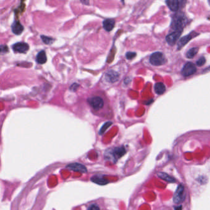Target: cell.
<instances>
[{
    "mask_svg": "<svg viewBox=\"0 0 210 210\" xmlns=\"http://www.w3.org/2000/svg\"><path fill=\"white\" fill-rule=\"evenodd\" d=\"M24 30V27L19 22H14L12 25V31L14 34L18 35L21 34Z\"/></svg>",
    "mask_w": 210,
    "mask_h": 210,
    "instance_id": "cell-14",
    "label": "cell"
},
{
    "mask_svg": "<svg viewBox=\"0 0 210 210\" xmlns=\"http://www.w3.org/2000/svg\"><path fill=\"white\" fill-rule=\"evenodd\" d=\"M187 19L184 15H176L173 19L171 26L175 30H182L187 23Z\"/></svg>",
    "mask_w": 210,
    "mask_h": 210,
    "instance_id": "cell-2",
    "label": "cell"
},
{
    "mask_svg": "<svg viewBox=\"0 0 210 210\" xmlns=\"http://www.w3.org/2000/svg\"><path fill=\"white\" fill-rule=\"evenodd\" d=\"M209 2H210V0H209Z\"/></svg>",
    "mask_w": 210,
    "mask_h": 210,
    "instance_id": "cell-26",
    "label": "cell"
},
{
    "mask_svg": "<svg viewBox=\"0 0 210 210\" xmlns=\"http://www.w3.org/2000/svg\"><path fill=\"white\" fill-rule=\"evenodd\" d=\"M91 180L92 182L96 183L97 184H99V185L107 184L109 182V181L107 179H104V178H102V177L96 176L92 177L91 178Z\"/></svg>",
    "mask_w": 210,
    "mask_h": 210,
    "instance_id": "cell-16",
    "label": "cell"
},
{
    "mask_svg": "<svg viewBox=\"0 0 210 210\" xmlns=\"http://www.w3.org/2000/svg\"><path fill=\"white\" fill-rule=\"evenodd\" d=\"M89 106L94 111H99L105 107V101L104 97L100 96L93 95L89 97L88 99Z\"/></svg>",
    "mask_w": 210,
    "mask_h": 210,
    "instance_id": "cell-1",
    "label": "cell"
},
{
    "mask_svg": "<svg viewBox=\"0 0 210 210\" xmlns=\"http://www.w3.org/2000/svg\"><path fill=\"white\" fill-rule=\"evenodd\" d=\"M12 49L14 51L19 52V53H25V52L28 51L29 46L27 43L19 42L13 45Z\"/></svg>",
    "mask_w": 210,
    "mask_h": 210,
    "instance_id": "cell-10",
    "label": "cell"
},
{
    "mask_svg": "<svg viewBox=\"0 0 210 210\" xmlns=\"http://www.w3.org/2000/svg\"><path fill=\"white\" fill-rule=\"evenodd\" d=\"M150 62L155 66H160L165 64L166 62V60L163 53L160 52H156L150 56Z\"/></svg>",
    "mask_w": 210,
    "mask_h": 210,
    "instance_id": "cell-3",
    "label": "cell"
},
{
    "mask_svg": "<svg viewBox=\"0 0 210 210\" xmlns=\"http://www.w3.org/2000/svg\"><path fill=\"white\" fill-rule=\"evenodd\" d=\"M115 22V20L112 19H106L103 22V27L105 30L107 31H110L114 27Z\"/></svg>",
    "mask_w": 210,
    "mask_h": 210,
    "instance_id": "cell-13",
    "label": "cell"
},
{
    "mask_svg": "<svg viewBox=\"0 0 210 210\" xmlns=\"http://www.w3.org/2000/svg\"><path fill=\"white\" fill-rule=\"evenodd\" d=\"M166 91V87L163 83H157L155 85V91L156 94H162Z\"/></svg>",
    "mask_w": 210,
    "mask_h": 210,
    "instance_id": "cell-17",
    "label": "cell"
},
{
    "mask_svg": "<svg viewBox=\"0 0 210 210\" xmlns=\"http://www.w3.org/2000/svg\"><path fill=\"white\" fill-rule=\"evenodd\" d=\"M88 209H100V208L99 207V206H98L97 205H96V204H93V205H91L89 207H88Z\"/></svg>",
    "mask_w": 210,
    "mask_h": 210,
    "instance_id": "cell-24",
    "label": "cell"
},
{
    "mask_svg": "<svg viewBox=\"0 0 210 210\" xmlns=\"http://www.w3.org/2000/svg\"><path fill=\"white\" fill-rule=\"evenodd\" d=\"M158 176L159 178H160L161 179H163V180H165L167 182H176V179L173 178V177L171 176H169L168 174H167L166 173H159L158 174Z\"/></svg>",
    "mask_w": 210,
    "mask_h": 210,
    "instance_id": "cell-18",
    "label": "cell"
},
{
    "mask_svg": "<svg viewBox=\"0 0 210 210\" xmlns=\"http://www.w3.org/2000/svg\"><path fill=\"white\" fill-rule=\"evenodd\" d=\"M136 56V53L134 52H128L126 54V57L128 60L133 59Z\"/></svg>",
    "mask_w": 210,
    "mask_h": 210,
    "instance_id": "cell-21",
    "label": "cell"
},
{
    "mask_svg": "<svg viewBox=\"0 0 210 210\" xmlns=\"http://www.w3.org/2000/svg\"><path fill=\"white\" fill-rule=\"evenodd\" d=\"M119 78V74L114 70H109L106 74V78L107 81L110 83H115Z\"/></svg>",
    "mask_w": 210,
    "mask_h": 210,
    "instance_id": "cell-11",
    "label": "cell"
},
{
    "mask_svg": "<svg viewBox=\"0 0 210 210\" xmlns=\"http://www.w3.org/2000/svg\"><path fill=\"white\" fill-rule=\"evenodd\" d=\"M81 2L84 4L88 5L89 4V0H81Z\"/></svg>",
    "mask_w": 210,
    "mask_h": 210,
    "instance_id": "cell-25",
    "label": "cell"
},
{
    "mask_svg": "<svg viewBox=\"0 0 210 210\" xmlns=\"http://www.w3.org/2000/svg\"><path fill=\"white\" fill-rule=\"evenodd\" d=\"M41 40H43V41L46 44H51L54 41V39L52 38L51 37L49 36H46L44 35H42L41 36Z\"/></svg>",
    "mask_w": 210,
    "mask_h": 210,
    "instance_id": "cell-20",
    "label": "cell"
},
{
    "mask_svg": "<svg viewBox=\"0 0 210 210\" xmlns=\"http://www.w3.org/2000/svg\"><path fill=\"white\" fill-rule=\"evenodd\" d=\"M110 124H111V122H108V123H106V124H104V126H103V127L101 128V131H100V134H102L105 131H106V129L110 125Z\"/></svg>",
    "mask_w": 210,
    "mask_h": 210,
    "instance_id": "cell-23",
    "label": "cell"
},
{
    "mask_svg": "<svg viewBox=\"0 0 210 210\" xmlns=\"http://www.w3.org/2000/svg\"><path fill=\"white\" fill-rule=\"evenodd\" d=\"M199 52V48L195 47L190 49L186 53V57L188 59H192L195 57V56Z\"/></svg>",
    "mask_w": 210,
    "mask_h": 210,
    "instance_id": "cell-19",
    "label": "cell"
},
{
    "mask_svg": "<svg viewBox=\"0 0 210 210\" xmlns=\"http://www.w3.org/2000/svg\"><path fill=\"white\" fill-rule=\"evenodd\" d=\"M67 168H69V169L74 171L80 172L81 173L87 172V169L86 167H85V166L82 165V164L78 163L69 164V165L67 166Z\"/></svg>",
    "mask_w": 210,
    "mask_h": 210,
    "instance_id": "cell-9",
    "label": "cell"
},
{
    "mask_svg": "<svg viewBox=\"0 0 210 210\" xmlns=\"http://www.w3.org/2000/svg\"><path fill=\"white\" fill-rule=\"evenodd\" d=\"M206 62V59L204 57H201L199 59L196 61V65L198 66H202V65H204Z\"/></svg>",
    "mask_w": 210,
    "mask_h": 210,
    "instance_id": "cell-22",
    "label": "cell"
},
{
    "mask_svg": "<svg viewBox=\"0 0 210 210\" xmlns=\"http://www.w3.org/2000/svg\"><path fill=\"white\" fill-rule=\"evenodd\" d=\"M186 197L184 193V187L182 185H179L174 195L173 200L176 203H180L184 200Z\"/></svg>",
    "mask_w": 210,
    "mask_h": 210,
    "instance_id": "cell-5",
    "label": "cell"
},
{
    "mask_svg": "<svg viewBox=\"0 0 210 210\" xmlns=\"http://www.w3.org/2000/svg\"><path fill=\"white\" fill-rule=\"evenodd\" d=\"M126 153L125 149L124 148V147H116L114 148L112 150H110L108 152V156L107 155L106 156H112L114 157V160H116L118 159H119L120 157L122 156L124 154Z\"/></svg>",
    "mask_w": 210,
    "mask_h": 210,
    "instance_id": "cell-8",
    "label": "cell"
},
{
    "mask_svg": "<svg viewBox=\"0 0 210 210\" xmlns=\"http://www.w3.org/2000/svg\"><path fill=\"white\" fill-rule=\"evenodd\" d=\"M199 35V34H198V33H196L195 31H192L190 34H188L187 35L181 38L179 40L178 43V49L179 50L181 48H182L186 44H187L190 40H191L192 39H193L194 37L196 36H198Z\"/></svg>",
    "mask_w": 210,
    "mask_h": 210,
    "instance_id": "cell-4",
    "label": "cell"
},
{
    "mask_svg": "<svg viewBox=\"0 0 210 210\" xmlns=\"http://www.w3.org/2000/svg\"><path fill=\"white\" fill-rule=\"evenodd\" d=\"M196 71L195 65L192 62H187L182 69V75L184 76H189L194 74Z\"/></svg>",
    "mask_w": 210,
    "mask_h": 210,
    "instance_id": "cell-6",
    "label": "cell"
},
{
    "mask_svg": "<svg viewBox=\"0 0 210 210\" xmlns=\"http://www.w3.org/2000/svg\"><path fill=\"white\" fill-rule=\"evenodd\" d=\"M166 3L171 11L176 12L179 9V0H166Z\"/></svg>",
    "mask_w": 210,
    "mask_h": 210,
    "instance_id": "cell-12",
    "label": "cell"
},
{
    "mask_svg": "<svg viewBox=\"0 0 210 210\" xmlns=\"http://www.w3.org/2000/svg\"><path fill=\"white\" fill-rule=\"evenodd\" d=\"M182 30H175L171 34L168 35L166 37V40L168 44L170 46H173L176 44L177 41L179 40V38L182 34Z\"/></svg>",
    "mask_w": 210,
    "mask_h": 210,
    "instance_id": "cell-7",
    "label": "cell"
},
{
    "mask_svg": "<svg viewBox=\"0 0 210 210\" xmlns=\"http://www.w3.org/2000/svg\"><path fill=\"white\" fill-rule=\"evenodd\" d=\"M36 61L38 64H43L47 61V57L44 51H41L36 56Z\"/></svg>",
    "mask_w": 210,
    "mask_h": 210,
    "instance_id": "cell-15",
    "label": "cell"
}]
</instances>
